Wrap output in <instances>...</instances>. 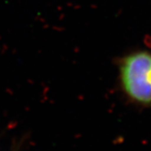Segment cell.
<instances>
[{
  "label": "cell",
  "mask_w": 151,
  "mask_h": 151,
  "mask_svg": "<svg viewBox=\"0 0 151 151\" xmlns=\"http://www.w3.org/2000/svg\"><path fill=\"white\" fill-rule=\"evenodd\" d=\"M119 72L126 95L139 104L151 105V53L137 51L125 56Z\"/></svg>",
  "instance_id": "obj_1"
}]
</instances>
